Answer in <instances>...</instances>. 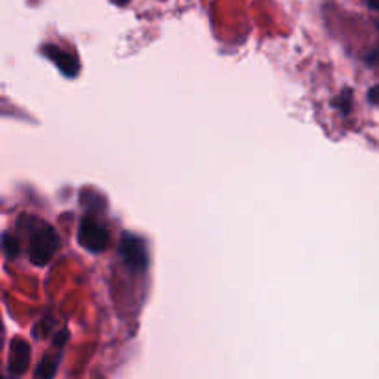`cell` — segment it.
<instances>
[{
    "label": "cell",
    "instance_id": "obj_1",
    "mask_svg": "<svg viewBox=\"0 0 379 379\" xmlns=\"http://www.w3.org/2000/svg\"><path fill=\"white\" fill-rule=\"evenodd\" d=\"M59 248V237L54 230L46 224H41L39 230H36L30 237V261L37 266H45L50 263L56 250Z\"/></svg>",
    "mask_w": 379,
    "mask_h": 379
},
{
    "label": "cell",
    "instance_id": "obj_2",
    "mask_svg": "<svg viewBox=\"0 0 379 379\" xmlns=\"http://www.w3.org/2000/svg\"><path fill=\"white\" fill-rule=\"evenodd\" d=\"M118 253L128 268L141 272L148 266V253H146L145 243L131 233H124L118 244Z\"/></svg>",
    "mask_w": 379,
    "mask_h": 379
},
{
    "label": "cell",
    "instance_id": "obj_3",
    "mask_svg": "<svg viewBox=\"0 0 379 379\" xmlns=\"http://www.w3.org/2000/svg\"><path fill=\"white\" fill-rule=\"evenodd\" d=\"M78 243L87 248L89 252H104L109 243V235L102 224L95 221L93 217H86L81 221L80 230H78Z\"/></svg>",
    "mask_w": 379,
    "mask_h": 379
},
{
    "label": "cell",
    "instance_id": "obj_4",
    "mask_svg": "<svg viewBox=\"0 0 379 379\" xmlns=\"http://www.w3.org/2000/svg\"><path fill=\"white\" fill-rule=\"evenodd\" d=\"M30 357H32V348L26 340L14 339L11 340V350H9L8 368L14 375H23L30 366Z\"/></svg>",
    "mask_w": 379,
    "mask_h": 379
},
{
    "label": "cell",
    "instance_id": "obj_5",
    "mask_svg": "<svg viewBox=\"0 0 379 379\" xmlns=\"http://www.w3.org/2000/svg\"><path fill=\"white\" fill-rule=\"evenodd\" d=\"M43 52H45V56L50 59V61H54V64L58 65V69L65 74V76H71V78L76 76L78 69H80V64H78V59L74 58V56L67 54L65 50H61L59 46H54V45L43 46Z\"/></svg>",
    "mask_w": 379,
    "mask_h": 379
},
{
    "label": "cell",
    "instance_id": "obj_6",
    "mask_svg": "<svg viewBox=\"0 0 379 379\" xmlns=\"http://www.w3.org/2000/svg\"><path fill=\"white\" fill-rule=\"evenodd\" d=\"M56 370H58V357L45 355L43 361L39 363V366H37L36 375L39 379H54Z\"/></svg>",
    "mask_w": 379,
    "mask_h": 379
},
{
    "label": "cell",
    "instance_id": "obj_7",
    "mask_svg": "<svg viewBox=\"0 0 379 379\" xmlns=\"http://www.w3.org/2000/svg\"><path fill=\"white\" fill-rule=\"evenodd\" d=\"M2 250H4L8 258H15V256H19V252H21V243H19L15 235L4 233L2 235Z\"/></svg>",
    "mask_w": 379,
    "mask_h": 379
},
{
    "label": "cell",
    "instance_id": "obj_8",
    "mask_svg": "<svg viewBox=\"0 0 379 379\" xmlns=\"http://www.w3.org/2000/svg\"><path fill=\"white\" fill-rule=\"evenodd\" d=\"M335 104L340 106L343 113H348V111H350V108H352V91L344 89L343 95H340V98H337V102H335Z\"/></svg>",
    "mask_w": 379,
    "mask_h": 379
},
{
    "label": "cell",
    "instance_id": "obj_9",
    "mask_svg": "<svg viewBox=\"0 0 379 379\" xmlns=\"http://www.w3.org/2000/svg\"><path fill=\"white\" fill-rule=\"evenodd\" d=\"M67 339H69V331L67 330H61L59 333L54 335V344L58 348H64L65 343H67Z\"/></svg>",
    "mask_w": 379,
    "mask_h": 379
},
{
    "label": "cell",
    "instance_id": "obj_10",
    "mask_svg": "<svg viewBox=\"0 0 379 379\" xmlns=\"http://www.w3.org/2000/svg\"><path fill=\"white\" fill-rule=\"evenodd\" d=\"M375 95H378V87H370V91H368V102H370V104L372 106H374L375 104V102H378V96H375Z\"/></svg>",
    "mask_w": 379,
    "mask_h": 379
},
{
    "label": "cell",
    "instance_id": "obj_11",
    "mask_svg": "<svg viewBox=\"0 0 379 379\" xmlns=\"http://www.w3.org/2000/svg\"><path fill=\"white\" fill-rule=\"evenodd\" d=\"M375 58H378V50H372L370 54L366 56V61H368L370 65H374L375 64Z\"/></svg>",
    "mask_w": 379,
    "mask_h": 379
},
{
    "label": "cell",
    "instance_id": "obj_12",
    "mask_svg": "<svg viewBox=\"0 0 379 379\" xmlns=\"http://www.w3.org/2000/svg\"><path fill=\"white\" fill-rule=\"evenodd\" d=\"M368 6H370L372 9H378V0H368Z\"/></svg>",
    "mask_w": 379,
    "mask_h": 379
},
{
    "label": "cell",
    "instance_id": "obj_13",
    "mask_svg": "<svg viewBox=\"0 0 379 379\" xmlns=\"http://www.w3.org/2000/svg\"><path fill=\"white\" fill-rule=\"evenodd\" d=\"M126 2H128V0H115V4H118V6H124Z\"/></svg>",
    "mask_w": 379,
    "mask_h": 379
},
{
    "label": "cell",
    "instance_id": "obj_14",
    "mask_svg": "<svg viewBox=\"0 0 379 379\" xmlns=\"http://www.w3.org/2000/svg\"><path fill=\"white\" fill-rule=\"evenodd\" d=\"M0 348H2V325H0Z\"/></svg>",
    "mask_w": 379,
    "mask_h": 379
},
{
    "label": "cell",
    "instance_id": "obj_15",
    "mask_svg": "<svg viewBox=\"0 0 379 379\" xmlns=\"http://www.w3.org/2000/svg\"><path fill=\"white\" fill-rule=\"evenodd\" d=\"M0 379H4V378H2V375H0Z\"/></svg>",
    "mask_w": 379,
    "mask_h": 379
}]
</instances>
